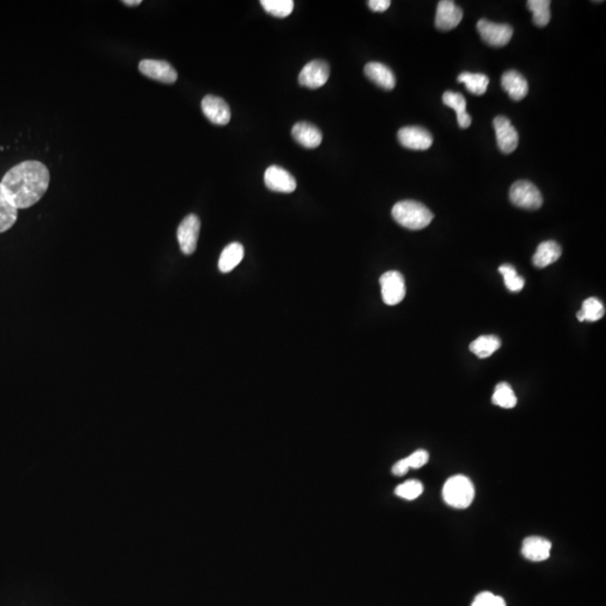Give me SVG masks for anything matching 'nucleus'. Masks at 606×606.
<instances>
[{"label":"nucleus","instance_id":"obj_1","mask_svg":"<svg viewBox=\"0 0 606 606\" xmlns=\"http://www.w3.org/2000/svg\"><path fill=\"white\" fill-rule=\"evenodd\" d=\"M50 172L39 161H24L13 166L1 180V185L17 209H27L41 200L50 185Z\"/></svg>","mask_w":606,"mask_h":606},{"label":"nucleus","instance_id":"obj_2","mask_svg":"<svg viewBox=\"0 0 606 606\" xmlns=\"http://www.w3.org/2000/svg\"><path fill=\"white\" fill-rule=\"evenodd\" d=\"M392 217L399 225L410 230H420L429 226L433 214L421 202L404 200L394 204Z\"/></svg>","mask_w":606,"mask_h":606},{"label":"nucleus","instance_id":"obj_3","mask_svg":"<svg viewBox=\"0 0 606 606\" xmlns=\"http://www.w3.org/2000/svg\"><path fill=\"white\" fill-rule=\"evenodd\" d=\"M443 495L447 505L450 507L455 509H466L474 500V485L467 477L456 475L447 481L443 490Z\"/></svg>","mask_w":606,"mask_h":606},{"label":"nucleus","instance_id":"obj_4","mask_svg":"<svg viewBox=\"0 0 606 606\" xmlns=\"http://www.w3.org/2000/svg\"><path fill=\"white\" fill-rule=\"evenodd\" d=\"M510 200L517 207L537 210L543 206V198L537 187L530 181L520 180L511 185Z\"/></svg>","mask_w":606,"mask_h":606},{"label":"nucleus","instance_id":"obj_5","mask_svg":"<svg viewBox=\"0 0 606 606\" xmlns=\"http://www.w3.org/2000/svg\"><path fill=\"white\" fill-rule=\"evenodd\" d=\"M382 299L388 306H397L405 297V281L401 273L389 271L380 278Z\"/></svg>","mask_w":606,"mask_h":606},{"label":"nucleus","instance_id":"obj_6","mask_svg":"<svg viewBox=\"0 0 606 606\" xmlns=\"http://www.w3.org/2000/svg\"><path fill=\"white\" fill-rule=\"evenodd\" d=\"M477 30L483 42L493 47H505L513 36L512 27L509 24H496L488 20L477 23Z\"/></svg>","mask_w":606,"mask_h":606},{"label":"nucleus","instance_id":"obj_7","mask_svg":"<svg viewBox=\"0 0 606 606\" xmlns=\"http://www.w3.org/2000/svg\"><path fill=\"white\" fill-rule=\"evenodd\" d=\"M200 227V219L194 214L187 216L180 223L177 233L178 242L182 253L185 255H191L196 252Z\"/></svg>","mask_w":606,"mask_h":606},{"label":"nucleus","instance_id":"obj_8","mask_svg":"<svg viewBox=\"0 0 606 606\" xmlns=\"http://www.w3.org/2000/svg\"><path fill=\"white\" fill-rule=\"evenodd\" d=\"M330 77V66L323 60H314L303 66L299 75V83L309 89L325 86Z\"/></svg>","mask_w":606,"mask_h":606},{"label":"nucleus","instance_id":"obj_9","mask_svg":"<svg viewBox=\"0 0 606 606\" xmlns=\"http://www.w3.org/2000/svg\"><path fill=\"white\" fill-rule=\"evenodd\" d=\"M397 138L402 147L414 151H426L433 143V135L419 126L403 127L397 132Z\"/></svg>","mask_w":606,"mask_h":606},{"label":"nucleus","instance_id":"obj_10","mask_svg":"<svg viewBox=\"0 0 606 606\" xmlns=\"http://www.w3.org/2000/svg\"><path fill=\"white\" fill-rule=\"evenodd\" d=\"M138 69L145 77L159 82L172 85L178 80V72L166 61L143 60L138 64Z\"/></svg>","mask_w":606,"mask_h":606},{"label":"nucleus","instance_id":"obj_11","mask_svg":"<svg viewBox=\"0 0 606 606\" xmlns=\"http://www.w3.org/2000/svg\"><path fill=\"white\" fill-rule=\"evenodd\" d=\"M202 113L209 119L210 123L219 126L227 125L230 120V108L221 97L208 94L202 101Z\"/></svg>","mask_w":606,"mask_h":606},{"label":"nucleus","instance_id":"obj_12","mask_svg":"<svg viewBox=\"0 0 606 606\" xmlns=\"http://www.w3.org/2000/svg\"><path fill=\"white\" fill-rule=\"evenodd\" d=\"M497 147L505 154H510L518 147L519 134L511 121L505 116H497L493 120Z\"/></svg>","mask_w":606,"mask_h":606},{"label":"nucleus","instance_id":"obj_13","mask_svg":"<svg viewBox=\"0 0 606 606\" xmlns=\"http://www.w3.org/2000/svg\"><path fill=\"white\" fill-rule=\"evenodd\" d=\"M265 185L274 192L291 193L297 189L292 174L281 166H272L265 171Z\"/></svg>","mask_w":606,"mask_h":606},{"label":"nucleus","instance_id":"obj_14","mask_svg":"<svg viewBox=\"0 0 606 606\" xmlns=\"http://www.w3.org/2000/svg\"><path fill=\"white\" fill-rule=\"evenodd\" d=\"M463 20V11L457 5H455L452 0H441L439 1L435 13V27L438 30H454L459 25Z\"/></svg>","mask_w":606,"mask_h":606},{"label":"nucleus","instance_id":"obj_15","mask_svg":"<svg viewBox=\"0 0 606 606\" xmlns=\"http://www.w3.org/2000/svg\"><path fill=\"white\" fill-rule=\"evenodd\" d=\"M292 136L297 143L306 149H316L323 142V132L307 121H299L293 126Z\"/></svg>","mask_w":606,"mask_h":606},{"label":"nucleus","instance_id":"obj_16","mask_svg":"<svg viewBox=\"0 0 606 606\" xmlns=\"http://www.w3.org/2000/svg\"><path fill=\"white\" fill-rule=\"evenodd\" d=\"M365 75L376 86L384 90H392L395 87V75L389 66L380 62H369L364 68Z\"/></svg>","mask_w":606,"mask_h":606},{"label":"nucleus","instance_id":"obj_17","mask_svg":"<svg viewBox=\"0 0 606 606\" xmlns=\"http://www.w3.org/2000/svg\"><path fill=\"white\" fill-rule=\"evenodd\" d=\"M501 83L502 88L507 91L511 99L514 101H520L526 98L529 91L526 78L515 70L505 72V75H502Z\"/></svg>","mask_w":606,"mask_h":606},{"label":"nucleus","instance_id":"obj_18","mask_svg":"<svg viewBox=\"0 0 606 606\" xmlns=\"http://www.w3.org/2000/svg\"><path fill=\"white\" fill-rule=\"evenodd\" d=\"M562 246L558 242L555 240H545L538 246L537 251L532 257V263L536 268H547L557 262L562 256Z\"/></svg>","mask_w":606,"mask_h":606},{"label":"nucleus","instance_id":"obj_19","mask_svg":"<svg viewBox=\"0 0 606 606\" xmlns=\"http://www.w3.org/2000/svg\"><path fill=\"white\" fill-rule=\"evenodd\" d=\"M551 543L545 538H526L522 545V554L532 562H543L550 556Z\"/></svg>","mask_w":606,"mask_h":606},{"label":"nucleus","instance_id":"obj_20","mask_svg":"<svg viewBox=\"0 0 606 606\" xmlns=\"http://www.w3.org/2000/svg\"><path fill=\"white\" fill-rule=\"evenodd\" d=\"M443 101L447 107H450L456 111L457 115L458 125L460 128H469L471 124V118L469 113L466 111V99L463 94L459 92L446 91L443 96Z\"/></svg>","mask_w":606,"mask_h":606},{"label":"nucleus","instance_id":"obj_21","mask_svg":"<svg viewBox=\"0 0 606 606\" xmlns=\"http://www.w3.org/2000/svg\"><path fill=\"white\" fill-rule=\"evenodd\" d=\"M244 247L240 242H232L225 247L219 262H218V268L221 273L232 272L244 259Z\"/></svg>","mask_w":606,"mask_h":606},{"label":"nucleus","instance_id":"obj_22","mask_svg":"<svg viewBox=\"0 0 606 606\" xmlns=\"http://www.w3.org/2000/svg\"><path fill=\"white\" fill-rule=\"evenodd\" d=\"M18 217V209L11 204L8 197L0 183V234L7 232L14 226Z\"/></svg>","mask_w":606,"mask_h":606},{"label":"nucleus","instance_id":"obj_23","mask_svg":"<svg viewBox=\"0 0 606 606\" xmlns=\"http://www.w3.org/2000/svg\"><path fill=\"white\" fill-rule=\"evenodd\" d=\"M501 344L499 337L485 335L475 339L474 342L469 345V350L478 359H488L490 355H493L496 350H500Z\"/></svg>","mask_w":606,"mask_h":606},{"label":"nucleus","instance_id":"obj_24","mask_svg":"<svg viewBox=\"0 0 606 606\" xmlns=\"http://www.w3.org/2000/svg\"><path fill=\"white\" fill-rule=\"evenodd\" d=\"M458 81L465 85L466 89L475 96H482L488 90L490 79L488 75L482 73H471V72H463L458 75Z\"/></svg>","mask_w":606,"mask_h":606},{"label":"nucleus","instance_id":"obj_25","mask_svg":"<svg viewBox=\"0 0 606 606\" xmlns=\"http://www.w3.org/2000/svg\"><path fill=\"white\" fill-rule=\"evenodd\" d=\"M550 0H529L526 5L532 11V22L538 27H545L550 22Z\"/></svg>","mask_w":606,"mask_h":606},{"label":"nucleus","instance_id":"obj_26","mask_svg":"<svg viewBox=\"0 0 606 606\" xmlns=\"http://www.w3.org/2000/svg\"><path fill=\"white\" fill-rule=\"evenodd\" d=\"M492 402L501 408L512 409L518 403V399L515 397L512 388L505 382H502L496 385L492 397Z\"/></svg>","mask_w":606,"mask_h":606},{"label":"nucleus","instance_id":"obj_27","mask_svg":"<svg viewBox=\"0 0 606 606\" xmlns=\"http://www.w3.org/2000/svg\"><path fill=\"white\" fill-rule=\"evenodd\" d=\"M261 5L268 14L278 18L290 16L295 8L292 0H261Z\"/></svg>","mask_w":606,"mask_h":606},{"label":"nucleus","instance_id":"obj_28","mask_svg":"<svg viewBox=\"0 0 606 606\" xmlns=\"http://www.w3.org/2000/svg\"><path fill=\"white\" fill-rule=\"evenodd\" d=\"M499 272L503 276L505 287L509 291L519 292L524 289V278L519 276L514 266L510 264L501 265L499 268Z\"/></svg>","mask_w":606,"mask_h":606},{"label":"nucleus","instance_id":"obj_29","mask_svg":"<svg viewBox=\"0 0 606 606\" xmlns=\"http://www.w3.org/2000/svg\"><path fill=\"white\" fill-rule=\"evenodd\" d=\"M581 311L584 314L585 321L595 323L604 317L605 307L598 298H588L583 302Z\"/></svg>","mask_w":606,"mask_h":606},{"label":"nucleus","instance_id":"obj_30","mask_svg":"<svg viewBox=\"0 0 606 606\" xmlns=\"http://www.w3.org/2000/svg\"><path fill=\"white\" fill-rule=\"evenodd\" d=\"M422 492H423V485L419 481L414 480L403 483L395 488V494L402 499L408 500V501L418 499L421 495Z\"/></svg>","mask_w":606,"mask_h":606},{"label":"nucleus","instance_id":"obj_31","mask_svg":"<svg viewBox=\"0 0 606 606\" xmlns=\"http://www.w3.org/2000/svg\"><path fill=\"white\" fill-rule=\"evenodd\" d=\"M471 606H505V602L500 596L494 595L492 593H481L477 595Z\"/></svg>","mask_w":606,"mask_h":606},{"label":"nucleus","instance_id":"obj_32","mask_svg":"<svg viewBox=\"0 0 606 606\" xmlns=\"http://www.w3.org/2000/svg\"><path fill=\"white\" fill-rule=\"evenodd\" d=\"M404 460L409 469H418L428 463L429 454H428L427 450H416L414 454H411L409 457L404 458Z\"/></svg>","mask_w":606,"mask_h":606},{"label":"nucleus","instance_id":"obj_33","mask_svg":"<svg viewBox=\"0 0 606 606\" xmlns=\"http://www.w3.org/2000/svg\"><path fill=\"white\" fill-rule=\"evenodd\" d=\"M367 4H369V8L375 13H383V11H388L391 6L390 0H369Z\"/></svg>","mask_w":606,"mask_h":606},{"label":"nucleus","instance_id":"obj_34","mask_svg":"<svg viewBox=\"0 0 606 606\" xmlns=\"http://www.w3.org/2000/svg\"><path fill=\"white\" fill-rule=\"evenodd\" d=\"M409 469H409L408 465L405 463V460L401 459L392 467V473L394 475H397V476H402V475L408 473Z\"/></svg>","mask_w":606,"mask_h":606},{"label":"nucleus","instance_id":"obj_35","mask_svg":"<svg viewBox=\"0 0 606 606\" xmlns=\"http://www.w3.org/2000/svg\"><path fill=\"white\" fill-rule=\"evenodd\" d=\"M123 4L126 6H138L141 5L142 0H124Z\"/></svg>","mask_w":606,"mask_h":606},{"label":"nucleus","instance_id":"obj_36","mask_svg":"<svg viewBox=\"0 0 606 606\" xmlns=\"http://www.w3.org/2000/svg\"><path fill=\"white\" fill-rule=\"evenodd\" d=\"M577 319H579V321H581V323H583V321H585L584 314H583V312H581V310H579V311L577 312Z\"/></svg>","mask_w":606,"mask_h":606}]
</instances>
